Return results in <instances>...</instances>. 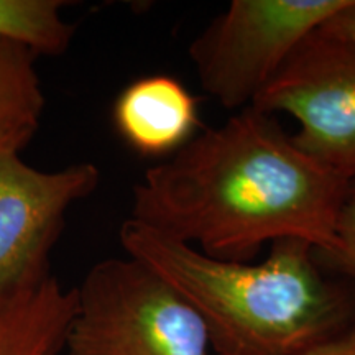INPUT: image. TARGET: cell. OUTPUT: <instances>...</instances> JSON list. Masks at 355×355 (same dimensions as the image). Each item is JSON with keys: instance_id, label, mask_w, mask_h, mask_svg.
I'll list each match as a JSON object with an SVG mask.
<instances>
[{"instance_id": "12", "label": "cell", "mask_w": 355, "mask_h": 355, "mask_svg": "<svg viewBox=\"0 0 355 355\" xmlns=\"http://www.w3.org/2000/svg\"><path fill=\"white\" fill-rule=\"evenodd\" d=\"M322 32L355 42V0L321 26Z\"/></svg>"}, {"instance_id": "6", "label": "cell", "mask_w": 355, "mask_h": 355, "mask_svg": "<svg viewBox=\"0 0 355 355\" xmlns=\"http://www.w3.org/2000/svg\"><path fill=\"white\" fill-rule=\"evenodd\" d=\"M101 181L94 163L38 170L21 153L0 152V290L50 277V255L66 214Z\"/></svg>"}, {"instance_id": "13", "label": "cell", "mask_w": 355, "mask_h": 355, "mask_svg": "<svg viewBox=\"0 0 355 355\" xmlns=\"http://www.w3.org/2000/svg\"><path fill=\"white\" fill-rule=\"evenodd\" d=\"M303 355H355V322L343 334L311 349Z\"/></svg>"}, {"instance_id": "5", "label": "cell", "mask_w": 355, "mask_h": 355, "mask_svg": "<svg viewBox=\"0 0 355 355\" xmlns=\"http://www.w3.org/2000/svg\"><path fill=\"white\" fill-rule=\"evenodd\" d=\"M250 107L298 122L295 145L314 162L355 180V42L321 28L293 50Z\"/></svg>"}, {"instance_id": "8", "label": "cell", "mask_w": 355, "mask_h": 355, "mask_svg": "<svg viewBox=\"0 0 355 355\" xmlns=\"http://www.w3.org/2000/svg\"><path fill=\"white\" fill-rule=\"evenodd\" d=\"M76 311V288L46 279L0 290V355H58Z\"/></svg>"}, {"instance_id": "3", "label": "cell", "mask_w": 355, "mask_h": 355, "mask_svg": "<svg viewBox=\"0 0 355 355\" xmlns=\"http://www.w3.org/2000/svg\"><path fill=\"white\" fill-rule=\"evenodd\" d=\"M68 355H216L202 319L132 257L101 260L76 288Z\"/></svg>"}, {"instance_id": "9", "label": "cell", "mask_w": 355, "mask_h": 355, "mask_svg": "<svg viewBox=\"0 0 355 355\" xmlns=\"http://www.w3.org/2000/svg\"><path fill=\"white\" fill-rule=\"evenodd\" d=\"M44 104L37 56L0 42V152L21 153L40 130Z\"/></svg>"}, {"instance_id": "10", "label": "cell", "mask_w": 355, "mask_h": 355, "mask_svg": "<svg viewBox=\"0 0 355 355\" xmlns=\"http://www.w3.org/2000/svg\"><path fill=\"white\" fill-rule=\"evenodd\" d=\"M64 0H0V42L19 44L35 56H60L76 26L64 19Z\"/></svg>"}, {"instance_id": "4", "label": "cell", "mask_w": 355, "mask_h": 355, "mask_svg": "<svg viewBox=\"0 0 355 355\" xmlns=\"http://www.w3.org/2000/svg\"><path fill=\"white\" fill-rule=\"evenodd\" d=\"M352 0H234L189 44L201 87L222 107H250L298 44Z\"/></svg>"}, {"instance_id": "7", "label": "cell", "mask_w": 355, "mask_h": 355, "mask_svg": "<svg viewBox=\"0 0 355 355\" xmlns=\"http://www.w3.org/2000/svg\"><path fill=\"white\" fill-rule=\"evenodd\" d=\"M114 123L123 141L144 157H171L201 127L198 97L168 74L137 79L114 104Z\"/></svg>"}, {"instance_id": "1", "label": "cell", "mask_w": 355, "mask_h": 355, "mask_svg": "<svg viewBox=\"0 0 355 355\" xmlns=\"http://www.w3.org/2000/svg\"><path fill=\"white\" fill-rule=\"evenodd\" d=\"M349 183L301 152L275 115L245 107L148 168L128 217L212 259L248 261L282 239L327 252Z\"/></svg>"}, {"instance_id": "2", "label": "cell", "mask_w": 355, "mask_h": 355, "mask_svg": "<svg viewBox=\"0 0 355 355\" xmlns=\"http://www.w3.org/2000/svg\"><path fill=\"white\" fill-rule=\"evenodd\" d=\"M119 239L193 306L216 355H303L355 322L354 295L301 239L270 243L260 263L212 259L130 217Z\"/></svg>"}, {"instance_id": "11", "label": "cell", "mask_w": 355, "mask_h": 355, "mask_svg": "<svg viewBox=\"0 0 355 355\" xmlns=\"http://www.w3.org/2000/svg\"><path fill=\"white\" fill-rule=\"evenodd\" d=\"M322 266L344 275L355 283V180L349 183L347 193L336 220L334 243L331 250L316 252Z\"/></svg>"}]
</instances>
